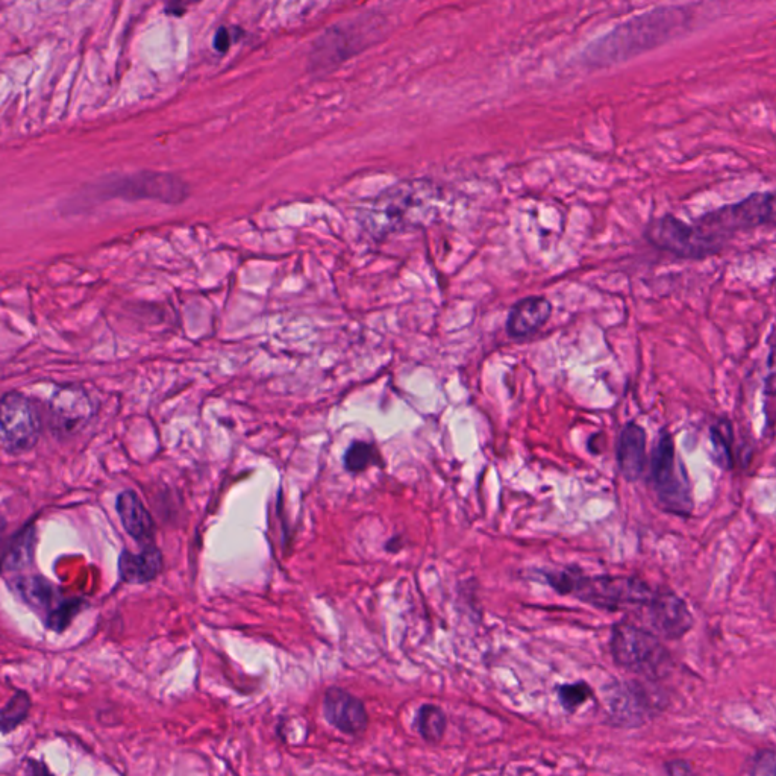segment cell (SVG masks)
<instances>
[{"mask_svg": "<svg viewBox=\"0 0 776 776\" xmlns=\"http://www.w3.org/2000/svg\"><path fill=\"white\" fill-rule=\"evenodd\" d=\"M646 443V431L636 422L626 423L620 431L616 451L617 467L628 482L639 481L645 473L648 466Z\"/></svg>", "mask_w": 776, "mask_h": 776, "instance_id": "obj_14", "label": "cell"}, {"mask_svg": "<svg viewBox=\"0 0 776 776\" xmlns=\"http://www.w3.org/2000/svg\"><path fill=\"white\" fill-rule=\"evenodd\" d=\"M748 769L746 772L749 775H767L775 776V751L773 749H763V751H757L749 758Z\"/></svg>", "mask_w": 776, "mask_h": 776, "instance_id": "obj_24", "label": "cell"}, {"mask_svg": "<svg viewBox=\"0 0 776 776\" xmlns=\"http://www.w3.org/2000/svg\"><path fill=\"white\" fill-rule=\"evenodd\" d=\"M110 196L123 199H151L163 204H181L187 199L188 185L178 176L141 172L123 176L105 187Z\"/></svg>", "mask_w": 776, "mask_h": 776, "instance_id": "obj_9", "label": "cell"}, {"mask_svg": "<svg viewBox=\"0 0 776 776\" xmlns=\"http://www.w3.org/2000/svg\"><path fill=\"white\" fill-rule=\"evenodd\" d=\"M431 187L423 182H404L375 199L367 214V228L375 235L390 234L416 223L420 211L428 204Z\"/></svg>", "mask_w": 776, "mask_h": 776, "instance_id": "obj_7", "label": "cell"}, {"mask_svg": "<svg viewBox=\"0 0 776 776\" xmlns=\"http://www.w3.org/2000/svg\"><path fill=\"white\" fill-rule=\"evenodd\" d=\"M96 414V405L82 385L58 388L49 402V423L55 434L66 437L81 431Z\"/></svg>", "mask_w": 776, "mask_h": 776, "instance_id": "obj_11", "label": "cell"}, {"mask_svg": "<svg viewBox=\"0 0 776 776\" xmlns=\"http://www.w3.org/2000/svg\"><path fill=\"white\" fill-rule=\"evenodd\" d=\"M5 528H7V519L0 513V534H4Z\"/></svg>", "mask_w": 776, "mask_h": 776, "instance_id": "obj_28", "label": "cell"}, {"mask_svg": "<svg viewBox=\"0 0 776 776\" xmlns=\"http://www.w3.org/2000/svg\"><path fill=\"white\" fill-rule=\"evenodd\" d=\"M41 419L31 399L20 393L0 398V449L10 455L25 454L40 439Z\"/></svg>", "mask_w": 776, "mask_h": 776, "instance_id": "obj_8", "label": "cell"}, {"mask_svg": "<svg viewBox=\"0 0 776 776\" xmlns=\"http://www.w3.org/2000/svg\"><path fill=\"white\" fill-rule=\"evenodd\" d=\"M229 44H231V37H229L228 31H226V29H220L219 34H217L216 37L217 51H226Z\"/></svg>", "mask_w": 776, "mask_h": 776, "instance_id": "obj_27", "label": "cell"}, {"mask_svg": "<svg viewBox=\"0 0 776 776\" xmlns=\"http://www.w3.org/2000/svg\"><path fill=\"white\" fill-rule=\"evenodd\" d=\"M376 461H379V455L375 446L370 445V443L355 442L346 451L345 466L349 472H363Z\"/></svg>", "mask_w": 776, "mask_h": 776, "instance_id": "obj_23", "label": "cell"}, {"mask_svg": "<svg viewBox=\"0 0 776 776\" xmlns=\"http://www.w3.org/2000/svg\"><path fill=\"white\" fill-rule=\"evenodd\" d=\"M775 222L772 191L754 193L737 204L725 205L684 225V240L692 260L719 254L739 232L751 231Z\"/></svg>", "mask_w": 776, "mask_h": 776, "instance_id": "obj_1", "label": "cell"}, {"mask_svg": "<svg viewBox=\"0 0 776 776\" xmlns=\"http://www.w3.org/2000/svg\"><path fill=\"white\" fill-rule=\"evenodd\" d=\"M323 716L338 731L351 736L363 733L369 723L363 702L338 687L326 690L323 696Z\"/></svg>", "mask_w": 776, "mask_h": 776, "instance_id": "obj_13", "label": "cell"}, {"mask_svg": "<svg viewBox=\"0 0 776 776\" xmlns=\"http://www.w3.org/2000/svg\"><path fill=\"white\" fill-rule=\"evenodd\" d=\"M163 570V554L155 545L143 546L140 554L125 551L119 557V576L126 584H148Z\"/></svg>", "mask_w": 776, "mask_h": 776, "instance_id": "obj_17", "label": "cell"}, {"mask_svg": "<svg viewBox=\"0 0 776 776\" xmlns=\"http://www.w3.org/2000/svg\"><path fill=\"white\" fill-rule=\"evenodd\" d=\"M692 20L683 8H661L623 23L611 34L587 47L586 63L604 67L623 63L681 34Z\"/></svg>", "mask_w": 776, "mask_h": 776, "instance_id": "obj_2", "label": "cell"}, {"mask_svg": "<svg viewBox=\"0 0 776 776\" xmlns=\"http://www.w3.org/2000/svg\"><path fill=\"white\" fill-rule=\"evenodd\" d=\"M37 534L34 525L25 526L0 545V573L22 572L34 564Z\"/></svg>", "mask_w": 776, "mask_h": 776, "instance_id": "obj_18", "label": "cell"}, {"mask_svg": "<svg viewBox=\"0 0 776 776\" xmlns=\"http://www.w3.org/2000/svg\"><path fill=\"white\" fill-rule=\"evenodd\" d=\"M417 731L429 743H439L446 733L448 719L437 705H422L416 719Z\"/></svg>", "mask_w": 776, "mask_h": 776, "instance_id": "obj_20", "label": "cell"}, {"mask_svg": "<svg viewBox=\"0 0 776 776\" xmlns=\"http://www.w3.org/2000/svg\"><path fill=\"white\" fill-rule=\"evenodd\" d=\"M10 587L23 604L41 617L52 633H64L73 619L87 608L85 599L69 598L54 582L41 575H17L10 579Z\"/></svg>", "mask_w": 776, "mask_h": 776, "instance_id": "obj_5", "label": "cell"}, {"mask_svg": "<svg viewBox=\"0 0 776 776\" xmlns=\"http://www.w3.org/2000/svg\"><path fill=\"white\" fill-rule=\"evenodd\" d=\"M610 652L617 666L637 675L657 676L670 661L660 637L629 620H620L611 629Z\"/></svg>", "mask_w": 776, "mask_h": 776, "instance_id": "obj_6", "label": "cell"}, {"mask_svg": "<svg viewBox=\"0 0 776 776\" xmlns=\"http://www.w3.org/2000/svg\"><path fill=\"white\" fill-rule=\"evenodd\" d=\"M651 484L658 505L673 516L690 517L695 510L692 484L681 458L676 457L672 434L663 429L651 455Z\"/></svg>", "mask_w": 776, "mask_h": 776, "instance_id": "obj_4", "label": "cell"}, {"mask_svg": "<svg viewBox=\"0 0 776 776\" xmlns=\"http://www.w3.org/2000/svg\"><path fill=\"white\" fill-rule=\"evenodd\" d=\"M549 586L561 596H572L582 604L619 613L637 608L645 610L657 589L636 575H586L578 567L546 572Z\"/></svg>", "mask_w": 776, "mask_h": 776, "instance_id": "obj_3", "label": "cell"}, {"mask_svg": "<svg viewBox=\"0 0 776 776\" xmlns=\"http://www.w3.org/2000/svg\"><path fill=\"white\" fill-rule=\"evenodd\" d=\"M552 304L545 296H529L517 302L507 319V334L525 338L539 332L552 316Z\"/></svg>", "mask_w": 776, "mask_h": 776, "instance_id": "obj_15", "label": "cell"}, {"mask_svg": "<svg viewBox=\"0 0 776 776\" xmlns=\"http://www.w3.org/2000/svg\"><path fill=\"white\" fill-rule=\"evenodd\" d=\"M32 708V701L28 693L16 692V695L0 708V734H10L17 730L26 719Z\"/></svg>", "mask_w": 776, "mask_h": 776, "instance_id": "obj_21", "label": "cell"}, {"mask_svg": "<svg viewBox=\"0 0 776 776\" xmlns=\"http://www.w3.org/2000/svg\"><path fill=\"white\" fill-rule=\"evenodd\" d=\"M645 614L655 634L670 642L683 639L695 625V617L687 602L669 589H657L645 608Z\"/></svg>", "mask_w": 776, "mask_h": 776, "instance_id": "obj_10", "label": "cell"}, {"mask_svg": "<svg viewBox=\"0 0 776 776\" xmlns=\"http://www.w3.org/2000/svg\"><path fill=\"white\" fill-rule=\"evenodd\" d=\"M605 692L614 725L636 728L645 725L657 713V704L640 684L613 683L605 687Z\"/></svg>", "mask_w": 776, "mask_h": 776, "instance_id": "obj_12", "label": "cell"}, {"mask_svg": "<svg viewBox=\"0 0 776 776\" xmlns=\"http://www.w3.org/2000/svg\"><path fill=\"white\" fill-rule=\"evenodd\" d=\"M710 442L714 463L723 470L734 467V428L728 419H720L710 428Z\"/></svg>", "mask_w": 776, "mask_h": 776, "instance_id": "obj_19", "label": "cell"}, {"mask_svg": "<svg viewBox=\"0 0 776 776\" xmlns=\"http://www.w3.org/2000/svg\"><path fill=\"white\" fill-rule=\"evenodd\" d=\"M558 701L561 707L567 713H575L576 710L586 704L590 699L595 698V692L586 681H576V683L561 684L557 687Z\"/></svg>", "mask_w": 776, "mask_h": 776, "instance_id": "obj_22", "label": "cell"}, {"mask_svg": "<svg viewBox=\"0 0 776 776\" xmlns=\"http://www.w3.org/2000/svg\"><path fill=\"white\" fill-rule=\"evenodd\" d=\"M199 2H201V0H170L167 11H169L170 14L179 16V14H184L185 11H187V8L193 7V5L199 4Z\"/></svg>", "mask_w": 776, "mask_h": 776, "instance_id": "obj_26", "label": "cell"}, {"mask_svg": "<svg viewBox=\"0 0 776 776\" xmlns=\"http://www.w3.org/2000/svg\"><path fill=\"white\" fill-rule=\"evenodd\" d=\"M116 510L123 528L135 542L143 546L154 545V519L134 490L119 493L116 499Z\"/></svg>", "mask_w": 776, "mask_h": 776, "instance_id": "obj_16", "label": "cell"}, {"mask_svg": "<svg viewBox=\"0 0 776 776\" xmlns=\"http://www.w3.org/2000/svg\"><path fill=\"white\" fill-rule=\"evenodd\" d=\"M664 770H666V773H669V775H689V773L693 772L690 763H687V761L684 760L667 761V763L664 764Z\"/></svg>", "mask_w": 776, "mask_h": 776, "instance_id": "obj_25", "label": "cell"}]
</instances>
